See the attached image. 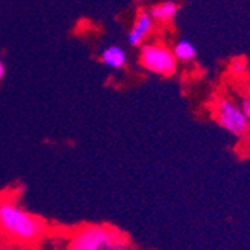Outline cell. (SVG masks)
Here are the masks:
<instances>
[{"instance_id": "cell-1", "label": "cell", "mask_w": 250, "mask_h": 250, "mask_svg": "<svg viewBox=\"0 0 250 250\" xmlns=\"http://www.w3.org/2000/svg\"><path fill=\"white\" fill-rule=\"evenodd\" d=\"M0 229L20 243H33L45 232V223L12 202H0Z\"/></svg>"}, {"instance_id": "cell-5", "label": "cell", "mask_w": 250, "mask_h": 250, "mask_svg": "<svg viewBox=\"0 0 250 250\" xmlns=\"http://www.w3.org/2000/svg\"><path fill=\"white\" fill-rule=\"evenodd\" d=\"M154 27V20L150 14V11H140L136 15V20L130 32L127 33V41L132 47H140L143 42L147 39V36L151 33Z\"/></svg>"}, {"instance_id": "cell-6", "label": "cell", "mask_w": 250, "mask_h": 250, "mask_svg": "<svg viewBox=\"0 0 250 250\" xmlns=\"http://www.w3.org/2000/svg\"><path fill=\"white\" fill-rule=\"evenodd\" d=\"M101 62L111 69H120L126 64V51L119 45H111L102 51Z\"/></svg>"}, {"instance_id": "cell-4", "label": "cell", "mask_w": 250, "mask_h": 250, "mask_svg": "<svg viewBox=\"0 0 250 250\" xmlns=\"http://www.w3.org/2000/svg\"><path fill=\"white\" fill-rule=\"evenodd\" d=\"M216 122L235 136H243L250 129V119L241 106L228 98H219L214 104Z\"/></svg>"}, {"instance_id": "cell-12", "label": "cell", "mask_w": 250, "mask_h": 250, "mask_svg": "<svg viewBox=\"0 0 250 250\" xmlns=\"http://www.w3.org/2000/svg\"><path fill=\"white\" fill-rule=\"evenodd\" d=\"M135 2H140V3H143V2H147V0H135Z\"/></svg>"}, {"instance_id": "cell-3", "label": "cell", "mask_w": 250, "mask_h": 250, "mask_svg": "<svg viewBox=\"0 0 250 250\" xmlns=\"http://www.w3.org/2000/svg\"><path fill=\"white\" fill-rule=\"evenodd\" d=\"M177 57L174 51L162 43H146L140 51V64L148 72L171 77L177 71Z\"/></svg>"}, {"instance_id": "cell-11", "label": "cell", "mask_w": 250, "mask_h": 250, "mask_svg": "<svg viewBox=\"0 0 250 250\" xmlns=\"http://www.w3.org/2000/svg\"><path fill=\"white\" fill-rule=\"evenodd\" d=\"M3 77H5V64L2 60H0V81L3 80Z\"/></svg>"}, {"instance_id": "cell-10", "label": "cell", "mask_w": 250, "mask_h": 250, "mask_svg": "<svg viewBox=\"0 0 250 250\" xmlns=\"http://www.w3.org/2000/svg\"><path fill=\"white\" fill-rule=\"evenodd\" d=\"M241 108H243V111L246 112V116L250 119V99H244L243 104H241Z\"/></svg>"}, {"instance_id": "cell-2", "label": "cell", "mask_w": 250, "mask_h": 250, "mask_svg": "<svg viewBox=\"0 0 250 250\" xmlns=\"http://www.w3.org/2000/svg\"><path fill=\"white\" fill-rule=\"evenodd\" d=\"M127 247L125 235L106 225L84 226L69 243L72 250H123Z\"/></svg>"}, {"instance_id": "cell-7", "label": "cell", "mask_w": 250, "mask_h": 250, "mask_svg": "<svg viewBox=\"0 0 250 250\" xmlns=\"http://www.w3.org/2000/svg\"><path fill=\"white\" fill-rule=\"evenodd\" d=\"M177 12H178V5L172 2V0H165V2L157 3L150 9L153 20L159 22H169L171 20H174Z\"/></svg>"}, {"instance_id": "cell-9", "label": "cell", "mask_w": 250, "mask_h": 250, "mask_svg": "<svg viewBox=\"0 0 250 250\" xmlns=\"http://www.w3.org/2000/svg\"><path fill=\"white\" fill-rule=\"evenodd\" d=\"M229 71L234 77H243L247 72V63L243 59H234L229 64Z\"/></svg>"}, {"instance_id": "cell-8", "label": "cell", "mask_w": 250, "mask_h": 250, "mask_svg": "<svg viewBox=\"0 0 250 250\" xmlns=\"http://www.w3.org/2000/svg\"><path fill=\"white\" fill-rule=\"evenodd\" d=\"M174 56L177 57V60L180 62H192L196 56V48L195 45L188 41V39H181L174 45Z\"/></svg>"}]
</instances>
